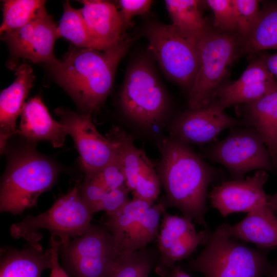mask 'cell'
Masks as SVG:
<instances>
[{"label":"cell","instance_id":"obj_25","mask_svg":"<svg viewBox=\"0 0 277 277\" xmlns=\"http://www.w3.org/2000/svg\"><path fill=\"white\" fill-rule=\"evenodd\" d=\"M165 211L166 209L160 202L153 204L120 242V253L138 250L156 239L161 217Z\"/></svg>","mask_w":277,"mask_h":277},{"label":"cell","instance_id":"obj_40","mask_svg":"<svg viewBox=\"0 0 277 277\" xmlns=\"http://www.w3.org/2000/svg\"><path fill=\"white\" fill-rule=\"evenodd\" d=\"M268 202L272 210L277 211V192L271 195H268Z\"/></svg>","mask_w":277,"mask_h":277},{"label":"cell","instance_id":"obj_22","mask_svg":"<svg viewBox=\"0 0 277 277\" xmlns=\"http://www.w3.org/2000/svg\"><path fill=\"white\" fill-rule=\"evenodd\" d=\"M0 277H41L51 268L50 248L44 250L38 242H28L22 249L5 248L1 250Z\"/></svg>","mask_w":277,"mask_h":277},{"label":"cell","instance_id":"obj_14","mask_svg":"<svg viewBox=\"0 0 277 277\" xmlns=\"http://www.w3.org/2000/svg\"><path fill=\"white\" fill-rule=\"evenodd\" d=\"M268 177L267 171L259 170L251 176L223 181L214 186L208 194L211 206L223 217L233 213L270 208L264 189Z\"/></svg>","mask_w":277,"mask_h":277},{"label":"cell","instance_id":"obj_23","mask_svg":"<svg viewBox=\"0 0 277 277\" xmlns=\"http://www.w3.org/2000/svg\"><path fill=\"white\" fill-rule=\"evenodd\" d=\"M242 105V119L260 135L277 173V88L254 101Z\"/></svg>","mask_w":277,"mask_h":277},{"label":"cell","instance_id":"obj_1","mask_svg":"<svg viewBox=\"0 0 277 277\" xmlns=\"http://www.w3.org/2000/svg\"><path fill=\"white\" fill-rule=\"evenodd\" d=\"M157 174L165 191L160 202L165 209L175 207L183 216L208 229L205 219L209 185L222 179L221 170L209 165L188 144L172 137L160 146Z\"/></svg>","mask_w":277,"mask_h":277},{"label":"cell","instance_id":"obj_29","mask_svg":"<svg viewBox=\"0 0 277 277\" xmlns=\"http://www.w3.org/2000/svg\"><path fill=\"white\" fill-rule=\"evenodd\" d=\"M154 203L133 198L114 213L107 215L104 226L120 244L147 210Z\"/></svg>","mask_w":277,"mask_h":277},{"label":"cell","instance_id":"obj_30","mask_svg":"<svg viewBox=\"0 0 277 277\" xmlns=\"http://www.w3.org/2000/svg\"><path fill=\"white\" fill-rule=\"evenodd\" d=\"M60 37H64L76 47L98 50L90 37L80 9L73 8L68 1L64 4V11L57 27Z\"/></svg>","mask_w":277,"mask_h":277},{"label":"cell","instance_id":"obj_19","mask_svg":"<svg viewBox=\"0 0 277 277\" xmlns=\"http://www.w3.org/2000/svg\"><path fill=\"white\" fill-rule=\"evenodd\" d=\"M14 82L0 94V147L1 153L6 149L8 140L17 133L16 121L21 115L25 101L35 78L31 67L20 65L16 70Z\"/></svg>","mask_w":277,"mask_h":277},{"label":"cell","instance_id":"obj_3","mask_svg":"<svg viewBox=\"0 0 277 277\" xmlns=\"http://www.w3.org/2000/svg\"><path fill=\"white\" fill-rule=\"evenodd\" d=\"M30 144L14 152L3 177L0 210L20 214L34 206L39 196L55 184L59 168Z\"/></svg>","mask_w":277,"mask_h":277},{"label":"cell","instance_id":"obj_4","mask_svg":"<svg viewBox=\"0 0 277 277\" xmlns=\"http://www.w3.org/2000/svg\"><path fill=\"white\" fill-rule=\"evenodd\" d=\"M189 268L205 277H262L270 270L266 251L236 242L215 230Z\"/></svg>","mask_w":277,"mask_h":277},{"label":"cell","instance_id":"obj_37","mask_svg":"<svg viewBox=\"0 0 277 277\" xmlns=\"http://www.w3.org/2000/svg\"><path fill=\"white\" fill-rule=\"evenodd\" d=\"M61 243L58 238L51 236L50 248L52 254V265L50 277H69L58 262V250Z\"/></svg>","mask_w":277,"mask_h":277},{"label":"cell","instance_id":"obj_28","mask_svg":"<svg viewBox=\"0 0 277 277\" xmlns=\"http://www.w3.org/2000/svg\"><path fill=\"white\" fill-rule=\"evenodd\" d=\"M45 4V1L40 0L4 1L1 34L19 29L46 12Z\"/></svg>","mask_w":277,"mask_h":277},{"label":"cell","instance_id":"obj_39","mask_svg":"<svg viewBox=\"0 0 277 277\" xmlns=\"http://www.w3.org/2000/svg\"><path fill=\"white\" fill-rule=\"evenodd\" d=\"M166 277H191L179 266L171 268L165 275Z\"/></svg>","mask_w":277,"mask_h":277},{"label":"cell","instance_id":"obj_12","mask_svg":"<svg viewBox=\"0 0 277 277\" xmlns=\"http://www.w3.org/2000/svg\"><path fill=\"white\" fill-rule=\"evenodd\" d=\"M210 232L208 229L197 232L192 220L165 211L156 238L158 273L166 275L177 262L190 256L199 245H205Z\"/></svg>","mask_w":277,"mask_h":277},{"label":"cell","instance_id":"obj_8","mask_svg":"<svg viewBox=\"0 0 277 277\" xmlns=\"http://www.w3.org/2000/svg\"><path fill=\"white\" fill-rule=\"evenodd\" d=\"M204 154L210 161L224 166L233 180L243 179L252 170L276 173L268 149L252 127L232 128L225 138L208 146Z\"/></svg>","mask_w":277,"mask_h":277},{"label":"cell","instance_id":"obj_9","mask_svg":"<svg viewBox=\"0 0 277 277\" xmlns=\"http://www.w3.org/2000/svg\"><path fill=\"white\" fill-rule=\"evenodd\" d=\"M124 113L145 127L156 125L167 108L166 94L150 64L136 61L128 69L120 93Z\"/></svg>","mask_w":277,"mask_h":277},{"label":"cell","instance_id":"obj_24","mask_svg":"<svg viewBox=\"0 0 277 277\" xmlns=\"http://www.w3.org/2000/svg\"><path fill=\"white\" fill-rule=\"evenodd\" d=\"M196 0H166L172 21L171 25L182 36L197 44L211 30L199 9Z\"/></svg>","mask_w":277,"mask_h":277},{"label":"cell","instance_id":"obj_35","mask_svg":"<svg viewBox=\"0 0 277 277\" xmlns=\"http://www.w3.org/2000/svg\"><path fill=\"white\" fill-rule=\"evenodd\" d=\"M129 192L130 191L127 186L107 190L98 206L97 211H104L107 215L114 213L130 200L128 197Z\"/></svg>","mask_w":277,"mask_h":277},{"label":"cell","instance_id":"obj_20","mask_svg":"<svg viewBox=\"0 0 277 277\" xmlns=\"http://www.w3.org/2000/svg\"><path fill=\"white\" fill-rule=\"evenodd\" d=\"M21 117L17 133L30 144L44 140L54 148L63 146L68 134L67 129L53 119L39 96L32 97L25 103Z\"/></svg>","mask_w":277,"mask_h":277},{"label":"cell","instance_id":"obj_5","mask_svg":"<svg viewBox=\"0 0 277 277\" xmlns=\"http://www.w3.org/2000/svg\"><path fill=\"white\" fill-rule=\"evenodd\" d=\"M79 185L77 182L46 211L36 216H27L12 225L11 236L38 242L42 238L39 230L45 229L64 243L85 232L91 225L93 215L80 195Z\"/></svg>","mask_w":277,"mask_h":277},{"label":"cell","instance_id":"obj_18","mask_svg":"<svg viewBox=\"0 0 277 277\" xmlns=\"http://www.w3.org/2000/svg\"><path fill=\"white\" fill-rule=\"evenodd\" d=\"M80 9L89 34L98 50H105L119 44L126 29L120 12L111 3L100 0L80 1Z\"/></svg>","mask_w":277,"mask_h":277},{"label":"cell","instance_id":"obj_38","mask_svg":"<svg viewBox=\"0 0 277 277\" xmlns=\"http://www.w3.org/2000/svg\"><path fill=\"white\" fill-rule=\"evenodd\" d=\"M268 70L277 82V52L264 54L261 57Z\"/></svg>","mask_w":277,"mask_h":277},{"label":"cell","instance_id":"obj_13","mask_svg":"<svg viewBox=\"0 0 277 277\" xmlns=\"http://www.w3.org/2000/svg\"><path fill=\"white\" fill-rule=\"evenodd\" d=\"M107 136L117 144V155L133 198L154 203L161 184L154 165L144 151L136 147L132 137L118 128H113Z\"/></svg>","mask_w":277,"mask_h":277},{"label":"cell","instance_id":"obj_33","mask_svg":"<svg viewBox=\"0 0 277 277\" xmlns=\"http://www.w3.org/2000/svg\"><path fill=\"white\" fill-rule=\"evenodd\" d=\"M89 178L92 179L106 190L127 186L126 175L117 154L113 161L94 176Z\"/></svg>","mask_w":277,"mask_h":277},{"label":"cell","instance_id":"obj_17","mask_svg":"<svg viewBox=\"0 0 277 277\" xmlns=\"http://www.w3.org/2000/svg\"><path fill=\"white\" fill-rule=\"evenodd\" d=\"M276 88V81L260 58L251 62L236 81L222 85L210 103L224 110L254 101Z\"/></svg>","mask_w":277,"mask_h":277},{"label":"cell","instance_id":"obj_16","mask_svg":"<svg viewBox=\"0 0 277 277\" xmlns=\"http://www.w3.org/2000/svg\"><path fill=\"white\" fill-rule=\"evenodd\" d=\"M245 126H249L243 119L233 118L210 103L181 114L174 121L170 130L171 137L184 143L204 145L213 142L227 128Z\"/></svg>","mask_w":277,"mask_h":277},{"label":"cell","instance_id":"obj_2","mask_svg":"<svg viewBox=\"0 0 277 277\" xmlns=\"http://www.w3.org/2000/svg\"><path fill=\"white\" fill-rule=\"evenodd\" d=\"M132 41L125 36L117 45L105 50L77 47L50 68L58 84L90 114L109 94L116 68Z\"/></svg>","mask_w":277,"mask_h":277},{"label":"cell","instance_id":"obj_34","mask_svg":"<svg viewBox=\"0 0 277 277\" xmlns=\"http://www.w3.org/2000/svg\"><path fill=\"white\" fill-rule=\"evenodd\" d=\"M106 190L92 179L87 177H85L83 182L79 185L80 195L92 215L98 212V206Z\"/></svg>","mask_w":277,"mask_h":277},{"label":"cell","instance_id":"obj_27","mask_svg":"<svg viewBox=\"0 0 277 277\" xmlns=\"http://www.w3.org/2000/svg\"><path fill=\"white\" fill-rule=\"evenodd\" d=\"M158 251L145 247L132 252L120 253L108 277H149L156 265Z\"/></svg>","mask_w":277,"mask_h":277},{"label":"cell","instance_id":"obj_10","mask_svg":"<svg viewBox=\"0 0 277 277\" xmlns=\"http://www.w3.org/2000/svg\"><path fill=\"white\" fill-rule=\"evenodd\" d=\"M146 34L149 49L164 73L190 90L199 63L197 45L182 36L171 25L151 24Z\"/></svg>","mask_w":277,"mask_h":277},{"label":"cell","instance_id":"obj_26","mask_svg":"<svg viewBox=\"0 0 277 277\" xmlns=\"http://www.w3.org/2000/svg\"><path fill=\"white\" fill-rule=\"evenodd\" d=\"M241 48L245 53L277 50V3L261 10L253 31L247 38L241 41Z\"/></svg>","mask_w":277,"mask_h":277},{"label":"cell","instance_id":"obj_7","mask_svg":"<svg viewBox=\"0 0 277 277\" xmlns=\"http://www.w3.org/2000/svg\"><path fill=\"white\" fill-rule=\"evenodd\" d=\"M58 253L74 277H108L120 251L115 239L105 226L91 224L83 234L62 243Z\"/></svg>","mask_w":277,"mask_h":277},{"label":"cell","instance_id":"obj_21","mask_svg":"<svg viewBox=\"0 0 277 277\" xmlns=\"http://www.w3.org/2000/svg\"><path fill=\"white\" fill-rule=\"evenodd\" d=\"M231 238L253 243L260 249L277 247V217L271 208L247 213L238 223H223L216 229Z\"/></svg>","mask_w":277,"mask_h":277},{"label":"cell","instance_id":"obj_15","mask_svg":"<svg viewBox=\"0 0 277 277\" xmlns=\"http://www.w3.org/2000/svg\"><path fill=\"white\" fill-rule=\"evenodd\" d=\"M57 27L52 16L45 12L21 28L2 34V39L15 56L50 67L58 61L53 50L59 38Z\"/></svg>","mask_w":277,"mask_h":277},{"label":"cell","instance_id":"obj_41","mask_svg":"<svg viewBox=\"0 0 277 277\" xmlns=\"http://www.w3.org/2000/svg\"><path fill=\"white\" fill-rule=\"evenodd\" d=\"M272 277H277V264L275 267Z\"/></svg>","mask_w":277,"mask_h":277},{"label":"cell","instance_id":"obj_36","mask_svg":"<svg viewBox=\"0 0 277 277\" xmlns=\"http://www.w3.org/2000/svg\"><path fill=\"white\" fill-rule=\"evenodd\" d=\"M150 0H120L118 1L125 28L134 16L147 13L152 5Z\"/></svg>","mask_w":277,"mask_h":277},{"label":"cell","instance_id":"obj_6","mask_svg":"<svg viewBox=\"0 0 277 277\" xmlns=\"http://www.w3.org/2000/svg\"><path fill=\"white\" fill-rule=\"evenodd\" d=\"M197 46L199 63L189 90L190 110L206 107L212 102L238 55L241 39L234 34L210 30Z\"/></svg>","mask_w":277,"mask_h":277},{"label":"cell","instance_id":"obj_32","mask_svg":"<svg viewBox=\"0 0 277 277\" xmlns=\"http://www.w3.org/2000/svg\"><path fill=\"white\" fill-rule=\"evenodd\" d=\"M206 3L213 13V25L217 31L231 34L238 32L233 0H208Z\"/></svg>","mask_w":277,"mask_h":277},{"label":"cell","instance_id":"obj_11","mask_svg":"<svg viewBox=\"0 0 277 277\" xmlns=\"http://www.w3.org/2000/svg\"><path fill=\"white\" fill-rule=\"evenodd\" d=\"M56 113L73 140L86 177H92L116 156L117 143L97 131L90 114L62 109L56 110Z\"/></svg>","mask_w":277,"mask_h":277},{"label":"cell","instance_id":"obj_31","mask_svg":"<svg viewBox=\"0 0 277 277\" xmlns=\"http://www.w3.org/2000/svg\"><path fill=\"white\" fill-rule=\"evenodd\" d=\"M235 9L238 34L241 41L251 34L260 18L261 10L259 1L233 0Z\"/></svg>","mask_w":277,"mask_h":277}]
</instances>
